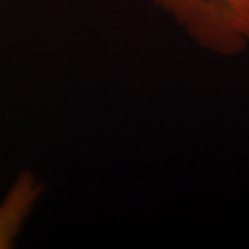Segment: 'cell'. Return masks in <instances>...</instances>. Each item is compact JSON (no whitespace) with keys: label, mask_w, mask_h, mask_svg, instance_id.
<instances>
[{"label":"cell","mask_w":249,"mask_h":249,"mask_svg":"<svg viewBox=\"0 0 249 249\" xmlns=\"http://www.w3.org/2000/svg\"><path fill=\"white\" fill-rule=\"evenodd\" d=\"M199 46L233 55L249 46V0H156Z\"/></svg>","instance_id":"obj_1"}]
</instances>
